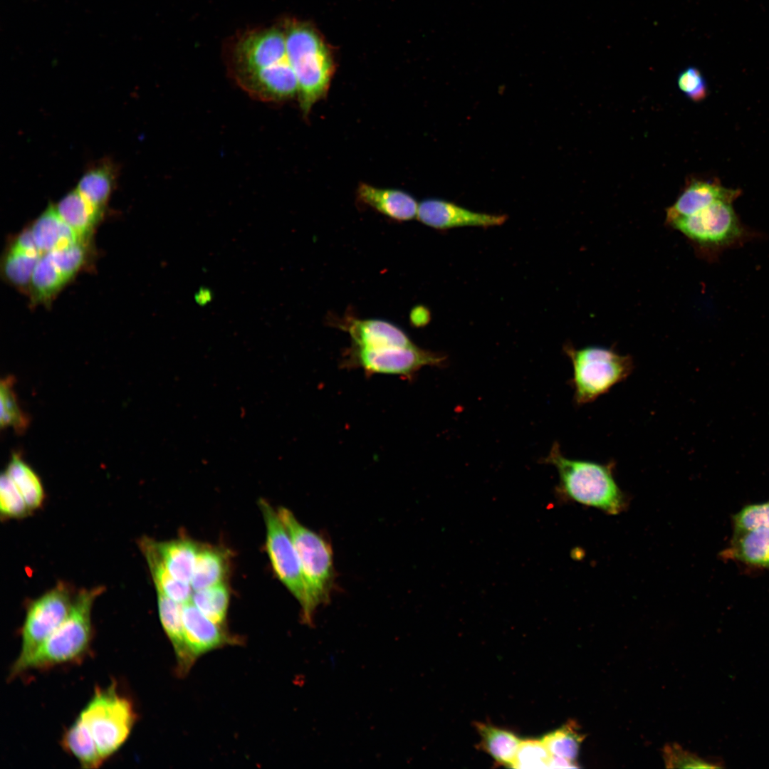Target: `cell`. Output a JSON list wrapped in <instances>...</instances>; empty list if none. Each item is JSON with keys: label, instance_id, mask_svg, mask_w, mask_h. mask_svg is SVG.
<instances>
[{"label": "cell", "instance_id": "9a60e30c", "mask_svg": "<svg viewBox=\"0 0 769 769\" xmlns=\"http://www.w3.org/2000/svg\"><path fill=\"white\" fill-rule=\"evenodd\" d=\"M739 189H728L717 183L694 181L684 189L675 203L666 210V222L695 214L718 200L732 202L740 195Z\"/></svg>", "mask_w": 769, "mask_h": 769}, {"label": "cell", "instance_id": "ba28073f", "mask_svg": "<svg viewBox=\"0 0 769 769\" xmlns=\"http://www.w3.org/2000/svg\"><path fill=\"white\" fill-rule=\"evenodd\" d=\"M72 587L63 581L30 602L21 630V649L12 664V675L53 634L68 616L75 597Z\"/></svg>", "mask_w": 769, "mask_h": 769}, {"label": "cell", "instance_id": "277c9868", "mask_svg": "<svg viewBox=\"0 0 769 769\" xmlns=\"http://www.w3.org/2000/svg\"><path fill=\"white\" fill-rule=\"evenodd\" d=\"M277 512L300 562L305 587L302 621L311 624L315 610L330 601L333 588L335 571L332 548L323 535L301 524L288 508L280 507Z\"/></svg>", "mask_w": 769, "mask_h": 769}, {"label": "cell", "instance_id": "d6a6232c", "mask_svg": "<svg viewBox=\"0 0 769 769\" xmlns=\"http://www.w3.org/2000/svg\"><path fill=\"white\" fill-rule=\"evenodd\" d=\"M14 383L12 376H7L1 381V427H11L16 432L23 433L28 426V417L18 403Z\"/></svg>", "mask_w": 769, "mask_h": 769}, {"label": "cell", "instance_id": "6da1fadb", "mask_svg": "<svg viewBox=\"0 0 769 769\" xmlns=\"http://www.w3.org/2000/svg\"><path fill=\"white\" fill-rule=\"evenodd\" d=\"M226 58L229 74L251 98L278 103L298 95L282 21L238 34L228 46Z\"/></svg>", "mask_w": 769, "mask_h": 769}, {"label": "cell", "instance_id": "74e56055", "mask_svg": "<svg viewBox=\"0 0 769 769\" xmlns=\"http://www.w3.org/2000/svg\"><path fill=\"white\" fill-rule=\"evenodd\" d=\"M664 758L668 768H711L718 765L705 760L687 751H684L677 745L667 746L664 750Z\"/></svg>", "mask_w": 769, "mask_h": 769}, {"label": "cell", "instance_id": "52a82bcc", "mask_svg": "<svg viewBox=\"0 0 769 769\" xmlns=\"http://www.w3.org/2000/svg\"><path fill=\"white\" fill-rule=\"evenodd\" d=\"M78 717L93 738L106 761L129 738L137 716L131 699L121 694L115 682L96 687Z\"/></svg>", "mask_w": 769, "mask_h": 769}, {"label": "cell", "instance_id": "30bf717a", "mask_svg": "<svg viewBox=\"0 0 769 769\" xmlns=\"http://www.w3.org/2000/svg\"><path fill=\"white\" fill-rule=\"evenodd\" d=\"M703 248L720 249L733 245L744 234L732 202L718 200L695 214L670 224Z\"/></svg>", "mask_w": 769, "mask_h": 769}, {"label": "cell", "instance_id": "e575fe53", "mask_svg": "<svg viewBox=\"0 0 769 769\" xmlns=\"http://www.w3.org/2000/svg\"><path fill=\"white\" fill-rule=\"evenodd\" d=\"M550 760L551 755L541 740H523L518 746L513 768H546Z\"/></svg>", "mask_w": 769, "mask_h": 769}, {"label": "cell", "instance_id": "d590c367", "mask_svg": "<svg viewBox=\"0 0 769 769\" xmlns=\"http://www.w3.org/2000/svg\"><path fill=\"white\" fill-rule=\"evenodd\" d=\"M733 533L769 528V500L747 505L733 516Z\"/></svg>", "mask_w": 769, "mask_h": 769}, {"label": "cell", "instance_id": "8992f818", "mask_svg": "<svg viewBox=\"0 0 769 769\" xmlns=\"http://www.w3.org/2000/svg\"><path fill=\"white\" fill-rule=\"evenodd\" d=\"M564 351L572 365L570 385L576 404L594 402L614 386L624 381L632 372V357L620 355L613 348L588 346L576 349L565 345Z\"/></svg>", "mask_w": 769, "mask_h": 769}, {"label": "cell", "instance_id": "7c38bea8", "mask_svg": "<svg viewBox=\"0 0 769 769\" xmlns=\"http://www.w3.org/2000/svg\"><path fill=\"white\" fill-rule=\"evenodd\" d=\"M417 217L422 224L439 230L462 226L488 227L505 223V214L480 213L439 199H427L418 205Z\"/></svg>", "mask_w": 769, "mask_h": 769}, {"label": "cell", "instance_id": "5bb4252c", "mask_svg": "<svg viewBox=\"0 0 769 769\" xmlns=\"http://www.w3.org/2000/svg\"><path fill=\"white\" fill-rule=\"evenodd\" d=\"M339 325L348 333L352 340L351 345L356 347L376 350L414 345L402 329L384 320L348 318Z\"/></svg>", "mask_w": 769, "mask_h": 769}, {"label": "cell", "instance_id": "9c48e42d", "mask_svg": "<svg viewBox=\"0 0 769 769\" xmlns=\"http://www.w3.org/2000/svg\"><path fill=\"white\" fill-rule=\"evenodd\" d=\"M446 357L414 345L410 347H389L367 350L350 345L342 355L341 368L361 369L366 376L374 374L394 375L412 380L416 373L425 366L444 365Z\"/></svg>", "mask_w": 769, "mask_h": 769}, {"label": "cell", "instance_id": "e0dca14e", "mask_svg": "<svg viewBox=\"0 0 769 769\" xmlns=\"http://www.w3.org/2000/svg\"><path fill=\"white\" fill-rule=\"evenodd\" d=\"M118 176V166L114 161L103 159L85 169L76 189L93 206L105 213Z\"/></svg>", "mask_w": 769, "mask_h": 769}, {"label": "cell", "instance_id": "484cf974", "mask_svg": "<svg viewBox=\"0 0 769 769\" xmlns=\"http://www.w3.org/2000/svg\"><path fill=\"white\" fill-rule=\"evenodd\" d=\"M168 571L177 580L190 584L199 547L189 540L155 541Z\"/></svg>", "mask_w": 769, "mask_h": 769}, {"label": "cell", "instance_id": "603a6c76", "mask_svg": "<svg viewBox=\"0 0 769 769\" xmlns=\"http://www.w3.org/2000/svg\"><path fill=\"white\" fill-rule=\"evenodd\" d=\"M474 725L480 737L478 748L496 764L513 768L521 740L512 731L490 723L476 722Z\"/></svg>", "mask_w": 769, "mask_h": 769}, {"label": "cell", "instance_id": "2e32d148", "mask_svg": "<svg viewBox=\"0 0 769 769\" xmlns=\"http://www.w3.org/2000/svg\"><path fill=\"white\" fill-rule=\"evenodd\" d=\"M357 194L363 204L394 221H409L417 216L419 204L404 191L362 183Z\"/></svg>", "mask_w": 769, "mask_h": 769}, {"label": "cell", "instance_id": "5b68a950", "mask_svg": "<svg viewBox=\"0 0 769 769\" xmlns=\"http://www.w3.org/2000/svg\"><path fill=\"white\" fill-rule=\"evenodd\" d=\"M291 64L298 83V98L303 115L327 93L333 72L330 53L313 28L292 20L282 21Z\"/></svg>", "mask_w": 769, "mask_h": 769}, {"label": "cell", "instance_id": "ffe728a7", "mask_svg": "<svg viewBox=\"0 0 769 769\" xmlns=\"http://www.w3.org/2000/svg\"><path fill=\"white\" fill-rule=\"evenodd\" d=\"M36 245L41 254L82 239L49 205L29 225Z\"/></svg>", "mask_w": 769, "mask_h": 769}, {"label": "cell", "instance_id": "d6986e66", "mask_svg": "<svg viewBox=\"0 0 769 769\" xmlns=\"http://www.w3.org/2000/svg\"><path fill=\"white\" fill-rule=\"evenodd\" d=\"M720 555L723 559L769 570V528L733 533L729 545Z\"/></svg>", "mask_w": 769, "mask_h": 769}, {"label": "cell", "instance_id": "83f0119b", "mask_svg": "<svg viewBox=\"0 0 769 769\" xmlns=\"http://www.w3.org/2000/svg\"><path fill=\"white\" fill-rule=\"evenodd\" d=\"M41 255L23 251L7 244L1 261L2 278L27 295L33 272Z\"/></svg>", "mask_w": 769, "mask_h": 769}, {"label": "cell", "instance_id": "8fae6325", "mask_svg": "<svg viewBox=\"0 0 769 769\" xmlns=\"http://www.w3.org/2000/svg\"><path fill=\"white\" fill-rule=\"evenodd\" d=\"M266 525V548L275 575L297 600L302 608L305 587L300 562L278 512L266 501L258 502Z\"/></svg>", "mask_w": 769, "mask_h": 769}, {"label": "cell", "instance_id": "ab89813d", "mask_svg": "<svg viewBox=\"0 0 769 769\" xmlns=\"http://www.w3.org/2000/svg\"><path fill=\"white\" fill-rule=\"evenodd\" d=\"M211 296L209 290L200 289L195 295V300L199 305H206L211 300Z\"/></svg>", "mask_w": 769, "mask_h": 769}, {"label": "cell", "instance_id": "1f68e13d", "mask_svg": "<svg viewBox=\"0 0 769 769\" xmlns=\"http://www.w3.org/2000/svg\"><path fill=\"white\" fill-rule=\"evenodd\" d=\"M191 602L214 622L222 625L225 622L229 602V592L225 584L220 582L194 591Z\"/></svg>", "mask_w": 769, "mask_h": 769}, {"label": "cell", "instance_id": "836d02e7", "mask_svg": "<svg viewBox=\"0 0 769 769\" xmlns=\"http://www.w3.org/2000/svg\"><path fill=\"white\" fill-rule=\"evenodd\" d=\"M0 513L2 519L23 518L32 513L6 471L0 479Z\"/></svg>", "mask_w": 769, "mask_h": 769}, {"label": "cell", "instance_id": "d4e9b609", "mask_svg": "<svg viewBox=\"0 0 769 769\" xmlns=\"http://www.w3.org/2000/svg\"><path fill=\"white\" fill-rule=\"evenodd\" d=\"M68 283L49 253H43L33 272L27 294L31 305L49 306Z\"/></svg>", "mask_w": 769, "mask_h": 769}, {"label": "cell", "instance_id": "4fadbf2b", "mask_svg": "<svg viewBox=\"0 0 769 769\" xmlns=\"http://www.w3.org/2000/svg\"><path fill=\"white\" fill-rule=\"evenodd\" d=\"M182 619L186 644L194 661L211 650L240 643L239 638L206 617L191 600L182 606Z\"/></svg>", "mask_w": 769, "mask_h": 769}, {"label": "cell", "instance_id": "f35d334b", "mask_svg": "<svg viewBox=\"0 0 769 769\" xmlns=\"http://www.w3.org/2000/svg\"><path fill=\"white\" fill-rule=\"evenodd\" d=\"M430 320V313L424 306L419 305L413 308L410 313V321L416 327L426 325Z\"/></svg>", "mask_w": 769, "mask_h": 769}, {"label": "cell", "instance_id": "3957f363", "mask_svg": "<svg viewBox=\"0 0 769 769\" xmlns=\"http://www.w3.org/2000/svg\"><path fill=\"white\" fill-rule=\"evenodd\" d=\"M104 590V587L98 586L77 592L63 622L9 678L12 679L29 670L46 671L83 661L90 653L94 636L93 606Z\"/></svg>", "mask_w": 769, "mask_h": 769}, {"label": "cell", "instance_id": "f1b7e54d", "mask_svg": "<svg viewBox=\"0 0 769 769\" xmlns=\"http://www.w3.org/2000/svg\"><path fill=\"white\" fill-rule=\"evenodd\" d=\"M226 570L227 558L222 550L214 547H199L190 582L192 590H199L222 582Z\"/></svg>", "mask_w": 769, "mask_h": 769}, {"label": "cell", "instance_id": "ac0fdd59", "mask_svg": "<svg viewBox=\"0 0 769 769\" xmlns=\"http://www.w3.org/2000/svg\"><path fill=\"white\" fill-rule=\"evenodd\" d=\"M157 607L161 624L169 638L177 659V673L185 675L193 666L187 649L182 619V604L157 591Z\"/></svg>", "mask_w": 769, "mask_h": 769}, {"label": "cell", "instance_id": "cb8c5ba5", "mask_svg": "<svg viewBox=\"0 0 769 769\" xmlns=\"http://www.w3.org/2000/svg\"><path fill=\"white\" fill-rule=\"evenodd\" d=\"M583 738L572 721L543 736L540 740L551 755L549 768H577V758Z\"/></svg>", "mask_w": 769, "mask_h": 769}, {"label": "cell", "instance_id": "f546056e", "mask_svg": "<svg viewBox=\"0 0 769 769\" xmlns=\"http://www.w3.org/2000/svg\"><path fill=\"white\" fill-rule=\"evenodd\" d=\"M5 471L33 512L40 508L45 499L41 479L34 471L16 454H14Z\"/></svg>", "mask_w": 769, "mask_h": 769}, {"label": "cell", "instance_id": "4316f807", "mask_svg": "<svg viewBox=\"0 0 769 769\" xmlns=\"http://www.w3.org/2000/svg\"><path fill=\"white\" fill-rule=\"evenodd\" d=\"M61 745L83 768L95 769L105 762L90 733L78 716L63 732Z\"/></svg>", "mask_w": 769, "mask_h": 769}, {"label": "cell", "instance_id": "4dcf8cb0", "mask_svg": "<svg viewBox=\"0 0 769 769\" xmlns=\"http://www.w3.org/2000/svg\"><path fill=\"white\" fill-rule=\"evenodd\" d=\"M92 251L91 239H79L48 253L69 282L90 262Z\"/></svg>", "mask_w": 769, "mask_h": 769}, {"label": "cell", "instance_id": "44dd1931", "mask_svg": "<svg viewBox=\"0 0 769 769\" xmlns=\"http://www.w3.org/2000/svg\"><path fill=\"white\" fill-rule=\"evenodd\" d=\"M54 207L60 217L85 239H91L105 214L88 202L76 188L65 194Z\"/></svg>", "mask_w": 769, "mask_h": 769}, {"label": "cell", "instance_id": "8d00e7d4", "mask_svg": "<svg viewBox=\"0 0 769 769\" xmlns=\"http://www.w3.org/2000/svg\"><path fill=\"white\" fill-rule=\"evenodd\" d=\"M679 89L693 101L703 100L708 93L706 81L696 67L689 66L683 70L678 75Z\"/></svg>", "mask_w": 769, "mask_h": 769}, {"label": "cell", "instance_id": "7a4b0ae2", "mask_svg": "<svg viewBox=\"0 0 769 769\" xmlns=\"http://www.w3.org/2000/svg\"><path fill=\"white\" fill-rule=\"evenodd\" d=\"M542 462L558 470L557 491L563 497L610 515H617L625 508L626 496L614 477V461L600 464L570 459L563 454L559 443L555 441Z\"/></svg>", "mask_w": 769, "mask_h": 769}, {"label": "cell", "instance_id": "7402d4cb", "mask_svg": "<svg viewBox=\"0 0 769 769\" xmlns=\"http://www.w3.org/2000/svg\"><path fill=\"white\" fill-rule=\"evenodd\" d=\"M139 547L147 560L156 590L181 604L189 602L192 595L190 584L177 580L168 571L155 540L143 537L139 540Z\"/></svg>", "mask_w": 769, "mask_h": 769}]
</instances>
